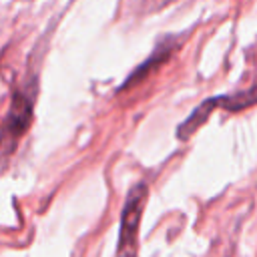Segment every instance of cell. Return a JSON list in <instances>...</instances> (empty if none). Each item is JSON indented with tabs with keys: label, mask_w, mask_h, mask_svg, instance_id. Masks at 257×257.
Masks as SVG:
<instances>
[{
	"label": "cell",
	"mask_w": 257,
	"mask_h": 257,
	"mask_svg": "<svg viewBox=\"0 0 257 257\" xmlns=\"http://www.w3.org/2000/svg\"><path fill=\"white\" fill-rule=\"evenodd\" d=\"M149 187L147 183H137L131 187L122 213H120V229H118V245H116V257H135L137 255V235L139 225L143 217V209L147 203Z\"/></svg>",
	"instance_id": "1"
},
{
	"label": "cell",
	"mask_w": 257,
	"mask_h": 257,
	"mask_svg": "<svg viewBox=\"0 0 257 257\" xmlns=\"http://www.w3.org/2000/svg\"><path fill=\"white\" fill-rule=\"evenodd\" d=\"M32 104L34 96L28 90H16L12 94L8 112L4 116V155H8L16 141L26 133L32 120Z\"/></svg>",
	"instance_id": "2"
},
{
	"label": "cell",
	"mask_w": 257,
	"mask_h": 257,
	"mask_svg": "<svg viewBox=\"0 0 257 257\" xmlns=\"http://www.w3.org/2000/svg\"><path fill=\"white\" fill-rule=\"evenodd\" d=\"M177 44H179V38H177V36H165V38L157 44V48L153 50V54H151L145 62H141V66H137L135 72H133L131 76H126V80H124V84H122L120 88L135 86L137 82L145 80V76H149L159 64H163V62L171 56V52L177 48Z\"/></svg>",
	"instance_id": "3"
},
{
	"label": "cell",
	"mask_w": 257,
	"mask_h": 257,
	"mask_svg": "<svg viewBox=\"0 0 257 257\" xmlns=\"http://www.w3.org/2000/svg\"><path fill=\"white\" fill-rule=\"evenodd\" d=\"M219 106V96H211V98H207V100H203L181 124H179V128H177V137L181 139V141H185V139H189L207 118H209V114L215 110Z\"/></svg>",
	"instance_id": "4"
},
{
	"label": "cell",
	"mask_w": 257,
	"mask_h": 257,
	"mask_svg": "<svg viewBox=\"0 0 257 257\" xmlns=\"http://www.w3.org/2000/svg\"><path fill=\"white\" fill-rule=\"evenodd\" d=\"M253 104H257V84H253L245 90L233 92V94H219V106H223L231 112L243 110V108L253 106Z\"/></svg>",
	"instance_id": "5"
}]
</instances>
